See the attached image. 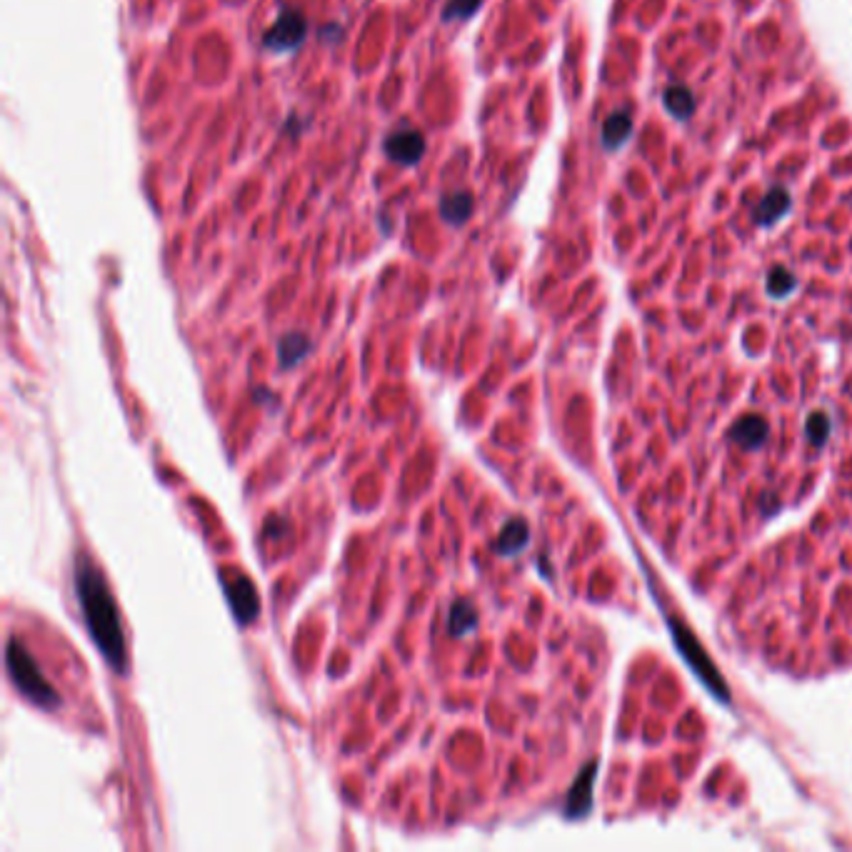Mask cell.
I'll use <instances>...</instances> for the list:
<instances>
[{
    "label": "cell",
    "instance_id": "1",
    "mask_svg": "<svg viewBox=\"0 0 852 852\" xmlns=\"http://www.w3.org/2000/svg\"><path fill=\"white\" fill-rule=\"evenodd\" d=\"M75 593H78L85 628L95 648L115 673L125 675L128 673V645H125L118 605H115L103 573L95 568L88 555H78L75 560Z\"/></svg>",
    "mask_w": 852,
    "mask_h": 852
},
{
    "label": "cell",
    "instance_id": "2",
    "mask_svg": "<svg viewBox=\"0 0 852 852\" xmlns=\"http://www.w3.org/2000/svg\"><path fill=\"white\" fill-rule=\"evenodd\" d=\"M5 665H8L10 680L15 683V688L25 695L33 705L45 710H55L60 705L58 693H55L53 685L45 680V675L40 673L38 663L33 660V655L28 653L23 643L18 638L8 640V653H5Z\"/></svg>",
    "mask_w": 852,
    "mask_h": 852
},
{
    "label": "cell",
    "instance_id": "3",
    "mask_svg": "<svg viewBox=\"0 0 852 852\" xmlns=\"http://www.w3.org/2000/svg\"><path fill=\"white\" fill-rule=\"evenodd\" d=\"M305 35H308V20L293 5H285L275 23L265 30L263 45L273 53H293L303 45Z\"/></svg>",
    "mask_w": 852,
    "mask_h": 852
},
{
    "label": "cell",
    "instance_id": "4",
    "mask_svg": "<svg viewBox=\"0 0 852 852\" xmlns=\"http://www.w3.org/2000/svg\"><path fill=\"white\" fill-rule=\"evenodd\" d=\"M220 583H223L225 598H228L230 608H233L235 620L240 625H250L260 613V598L255 590L253 580L238 570H225L220 573Z\"/></svg>",
    "mask_w": 852,
    "mask_h": 852
},
{
    "label": "cell",
    "instance_id": "5",
    "mask_svg": "<svg viewBox=\"0 0 852 852\" xmlns=\"http://www.w3.org/2000/svg\"><path fill=\"white\" fill-rule=\"evenodd\" d=\"M385 155L393 163L400 165H415L425 155V138L423 133L413 128H400L385 138Z\"/></svg>",
    "mask_w": 852,
    "mask_h": 852
},
{
    "label": "cell",
    "instance_id": "6",
    "mask_svg": "<svg viewBox=\"0 0 852 852\" xmlns=\"http://www.w3.org/2000/svg\"><path fill=\"white\" fill-rule=\"evenodd\" d=\"M470 213H473V195L468 190H453L440 200V215L448 225L468 223Z\"/></svg>",
    "mask_w": 852,
    "mask_h": 852
},
{
    "label": "cell",
    "instance_id": "7",
    "mask_svg": "<svg viewBox=\"0 0 852 852\" xmlns=\"http://www.w3.org/2000/svg\"><path fill=\"white\" fill-rule=\"evenodd\" d=\"M313 343H310L308 335L303 333H288L280 338L278 353H280V365L283 368H295L300 360H305V355L310 353Z\"/></svg>",
    "mask_w": 852,
    "mask_h": 852
},
{
    "label": "cell",
    "instance_id": "8",
    "mask_svg": "<svg viewBox=\"0 0 852 852\" xmlns=\"http://www.w3.org/2000/svg\"><path fill=\"white\" fill-rule=\"evenodd\" d=\"M478 625V610L470 600H458V603L450 608V620L448 628L453 635H468L470 630Z\"/></svg>",
    "mask_w": 852,
    "mask_h": 852
},
{
    "label": "cell",
    "instance_id": "9",
    "mask_svg": "<svg viewBox=\"0 0 852 852\" xmlns=\"http://www.w3.org/2000/svg\"><path fill=\"white\" fill-rule=\"evenodd\" d=\"M525 545H528V525H525L523 520H510L503 528V533H500V540L495 548L503 555H513L518 553V550H523Z\"/></svg>",
    "mask_w": 852,
    "mask_h": 852
},
{
    "label": "cell",
    "instance_id": "10",
    "mask_svg": "<svg viewBox=\"0 0 852 852\" xmlns=\"http://www.w3.org/2000/svg\"><path fill=\"white\" fill-rule=\"evenodd\" d=\"M478 8H480V0H448V5H445L443 10V18L445 20L470 18V15H473Z\"/></svg>",
    "mask_w": 852,
    "mask_h": 852
}]
</instances>
